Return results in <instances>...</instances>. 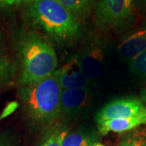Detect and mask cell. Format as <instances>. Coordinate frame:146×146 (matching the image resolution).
<instances>
[{
	"label": "cell",
	"mask_w": 146,
	"mask_h": 146,
	"mask_svg": "<svg viewBox=\"0 0 146 146\" xmlns=\"http://www.w3.org/2000/svg\"><path fill=\"white\" fill-rule=\"evenodd\" d=\"M62 90L57 72H54L36 83L22 86L19 95L29 117L36 123H46L61 113Z\"/></svg>",
	"instance_id": "obj_1"
},
{
	"label": "cell",
	"mask_w": 146,
	"mask_h": 146,
	"mask_svg": "<svg viewBox=\"0 0 146 146\" xmlns=\"http://www.w3.org/2000/svg\"><path fill=\"white\" fill-rule=\"evenodd\" d=\"M19 50L22 63L19 81L23 86L36 83L56 72L55 50L35 33H29L21 38Z\"/></svg>",
	"instance_id": "obj_2"
},
{
	"label": "cell",
	"mask_w": 146,
	"mask_h": 146,
	"mask_svg": "<svg viewBox=\"0 0 146 146\" xmlns=\"http://www.w3.org/2000/svg\"><path fill=\"white\" fill-rule=\"evenodd\" d=\"M28 5L32 19L57 41H70L79 35L77 19L57 0H32Z\"/></svg>",
	"instance_id": "obj_3"
},
{
	"label": "cell",
	"mask_w": 146,
	"mask_h": 146,
	"mask_svg": "<svg viewBox=\"0 0 146 146\" xmlns=\"http://www.w3.org/2000/svg\"><path fill=\"white\" fill-rule=\"evenodd\" d=\"M133 0H99L95 11V21L102 29L122 25L132 14Z\"/></svg>",
	"instance_id": "obj_4"
},
{
	"label": "cell",
	"mask_w": 146,
	"mask_h": 146,
	"mask_svg": "<svg viewBox=\"0 0 146 146\" xmlns=\"http://www.w3.org/2000/svg\"><path fill=\"white\" fill-rule=\"evenodd\" d=\"M105 50L98 41L88 42L76 55L79 64L90 83L101 78L104 70Z\"/></svg>",
	"instance_id": "obj_5"
},
{
	"label": "cell",
	"mask_w": 146,
	"mask_h": 146,
	"mask_svg": "<svg viewBox=\"0 0 146 146\" xmlns=\"http://www.w3.org/2000/svg\"><path fill=\"white\" fill-rule=\"evenodd\" d=\"M146 112V106L141 100L127 98L110 102L96 115L98 123L116 119H125Z\"/></svg>",
	"instance_id": "obj_6"
},
{
	"label": "cell",
	"mask_w": 146,
	"mask_h": 146,
	"mask_svg": "<svg viewBox=\"0 0 146 146\" xmlns=\"http://www.w3.org/2000/svg\"><path fill=\"white\" fill-rule=\"evenodd\" d=\"M92 99L89 87L81 89L62 90L60 98L61 113L68 117H72L80 113Z\"/></svg>",
	"instance_id": "obj_7"
},
{
	"label": "cell",
	"mask_w": 146,
	"mask_h": 146,
	"mask_svg": "<svg viewBox=\"0 0 146 146\" xmlns=\"http://www.w3.org/2000/svg\"><path fill=\"white\" fill-rule=\"evenodd\" d=\"M56 72L63 90L89 87L90 81L84 74L76 56L72 58Z\"/></svg>",
	"instance_id": "obj_8"
},
{
	"label": "cell",
	"mask_w": 146,
	"mask_h": 146,
	"mask_svg": "<svg viewBox=\"0 0 146 146\" xmlns=\"http://www.w3.org/2000/svg\"><path fill=\"white\" fill-rule=\"evenodd\" d=\"M145 50L146 28L141 29L126 36L118 47L120 55L129 61Z\"/></svg>",
	"instance_id": "obj_9"
},
{
	"label": "cell",
	"mask_w": 146,
	"mask_h": 146,
	"mask_svg": "<svg viewBox=\"0 0 146 146\" xmlns=\"http://www.w3.org/2000/svg\"><path fill=\"white\" fill-rule=\"evenodd\" d=\"M142 124H146V112L125 119L104 121L98 123V127L101 134L106 135L109 132L122 133L131 131Z\"/></svg>",
	"instance_id": "obj_10"
},
{
	"label": "cell",
	"mask_w": 146,
	"mask_h": 146,
	"mask_svg": "<svg viewBox=\"0 0 146 146\" xmlns=\"http://www.w3.org/2000/svg\"><path fill=\"white\" fill-rule=\"evenodd\" d=\"M67 8L76 19L88 13L94 5L95 0H57Z\"/></svg>",
	"instance_id": "obj_11"
},
{
	"label": "cell",
	"mask_w": 146,
	"mask_h": 146,
	"mask_svg": "<svg viewBox=\"0 0 146 146\" xmlns=\"http://www.w3.org/2000/svg\"><path fill=\"white\" fill-rule=\"evenodd\" d=\"M15 66L3 50L0 36V83H7L13 78Z\"/></svg>",
	"instance_id": "obj_12"
},
{
	"label": "cell",
	"mask_w": 146,
	"mask_h": 146,
	"mask_svg": "<svg viewBox=\"0 0 146 146\" xmlns=\"http://www.w3.org/2000/svg\"><path fill=\"white\" fill-rule=\"evenodd\" d=\"M94 141L83 132H73L64 136L63 146H94Z\"/></svg>",
	"instance_id": "obj_13"
},
{
	"label": "cell",
	"mask_w": 146,
	"mask_h": 146,
	"mask_svg": "<svg viewBox=\"0 0 146 146\" xmlns=\"http://www.w3.org/2000/svg\"><path fill=\"white\" fill-rule=\"evenodd\" d=\"M121 146H146V132L144 130H136L124 137Z\"/></svg>",
	"instance_id": "obj_14"
},
{
	"label": "cell",
	"mask_w": 146,
	"mask_h": 146,
	"mask_svg": "<svg viewBox=\"0 0 146 146\" xmlns=\"http://www.w3.org/2000/svg\"><path fill=\"white\" fill-rule=\"evenodd\" d=\"M129 67L133 74L146 78V50L129 61Z\"/></svg>",
	"instance_id": "obj_15"
},
{
	"label": "cell",
	"mask_w": 146,
	"mask_h": 146,
	"mask_svg": "<svg viewBox=\"0 0 146 146\" xmlns=\"http://www.w3.org/2000/svg\"><path fill=\"white\" fill-rule=\"evenodd\" d=\"M66 133L65 131L53 132L42 146H63V140Z\"/></svg>",
	"instance_id": "obj_16"
},
{
	"label": "cell",
	"mask_w": 146,
	"mask_h": 146,
	"mask_svg": "<svg viewBox=\"0 0 146 146\" xmlns=\"http://www.w3.org/2000/svg\"><path fill=\"white\" fill-rule=\"evenodd\" d=\"M0 146H13L4 136H0Z\"/></svg>",
	"instance_id": "obj_17"
},
{
	"label": "cell",
	"mask_w": 146,
	"mask_h": 146,
	"mask_svg": "<svg viewBox=\"0 0 146 146\" xmlns=\"http://www.w3.org/2000/svg\"><path fill=\"white\" fill-rule=\"evenodd\" d=\"M32 0H11L12 4H21V3H25V4H29Z\"/></svg>",
	"instance_id": "obj_18"
},
{
	"label": "cell",
	"mask_w": 146,
	"mask_h": 146,
	"mask_svg": "<svg viewBox=\"0 0 146 146\" xmlns=\"http://www.w3.org/2000/svg\"><path fill=\"white\" fill-rule=\"evenodd\" d=\"M13 5L11 0H0V7H6V6Z\"/></svg>",
	"instance_id": "obj_19"
},
{
	"label": "cell",
	"mask_w": 146,
	"mask_h": 146,
	"mask_svg": "<svg viewBox=\"0 0 146 146\" xmlns=\"http://www.w3.org/2000/svg\"><path fill=\"white\" fill-rule=\"evenodd\" d=\"M141 99L143 100L145 102H146V88L141 93Z\"/></svg>",
	"instance_id": "obj_20"
},
{
	"label": "cell",
	"mask_w": 146,
	"mask_h": 146,
	"mask_svg": "<svg viewBox=\"0 0 146 146\" xmlns=\"http://www.w3.org/2000/svg\"><path fill=\"white\" fill-rule=\"evenodd\" d=\"M94 146H106V145H101V144H94Z\"/></svg>",
	"instance_id": "obj_21"
}]
</instances>
